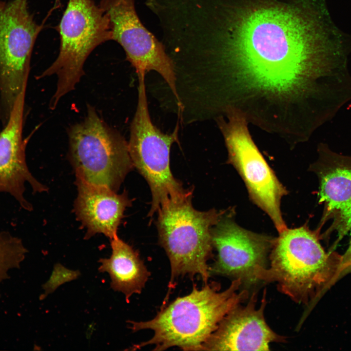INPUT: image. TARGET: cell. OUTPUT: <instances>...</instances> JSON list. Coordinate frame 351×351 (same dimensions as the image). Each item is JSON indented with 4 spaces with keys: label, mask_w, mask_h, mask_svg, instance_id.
Here are the masks:
<instances>
[{
    "label": "cell",
    "mask_w": 351,
    "mask_h": 351,
    "mask_svg": "<svg viewBox=\"0 0 351 351\" xmlns=\"http://www.w3.org/2000/svg\"><path fill=\"white\" fill-rule=\"evenodd\" d=\"M302 0H238L226 9L222 44L206 63L214 91L228 102L288 110L331 82L330 55L313 43Z\"/></svg>",
    "instance_id": "6da1fadb"
},
{
    "label": "cell",
    "mask_w": 351,
    "mask_h": 351,
    "mask_svg": "<svg viewBox=\"0 0 351 351\" xmlns=\"http://www.w3.org/2000/svg\"><path fill=\"white\" fill-rule=\"evenodd\" d=\"M240 279L233 280L229 287L220 292L218 283L204 284L201 289L194 284L192 291L160 307L152 319L129 320L133 332L150 330L153 336L134 345L135 349L148 345L153 351H164L174 347L183 351H203L205 344L225 315L249 298L247 289L238 292Z\"/></svg>",
    "instance_id": "7a4b0ae2"
},
{
    "label": "cell",
    "mask_w": 351,
    "mask_h": 351,
    "mask_svg": "<svg viewBox=\"0 0 351 351\" xmlns=\"http://www.w3.org/2000/svg\"><path fill=\"white\" fill-rule=\"evenodd\" d=\"M317 231L307 226L286 229L275 238L269 266L255 272L259 281L275 283L278 291L308 305L334 282L341 255L325 252Z\"/></svg>",
    "instance_id": "3957f363"
},
{
    "label": "cell",
    "mask_w": 351,
    "mask_h": 351,
    "mask_svg": "<svg viewBox=\"0 0 351 351\" xmlns=\"http://www.w3.org/2000/svg\"><path fill=\"white\" fill-rule=\"evenodd\" d=\"M192 194L170 200L158 210L156 222L159 242L169 258L171 276L169 294L180 277L198 275L204 284L210 277L207 262L213 246L212 229L222 212L215 209L199 211L192 206Z\"/></svg>",
    "instance_id": "277c9868"
},
{
    "label": "cell",
    "mask_w": 351,
    "mask_h": 351,
    "mask_svg": "<svg viewBox=\"0 0 351 351\" xmlns=\"http://www.w3.org/2000/svg\"><path fill=\"white\" fill-rule=\"evenodd\" d=\"M68 134L69 156L76 177L117 192L134 168L125 138L90 105L84 119L71 126Z\"/></svg>",
    "instance_id": "5b68a950"
},
{
    "label": "cell",
    "mask_w": 351,
    "mask_h": 351,
    "mask_svg": "<svg viewBox=\"0 0 351 351\" xmlns=\"http://www.w3.org/2000/svg\"><path fill=\"white\" fill-rule=\"evenodd\" d=\"M60 47L55 61L39 78L56 75V90L49 106L75 90L84 74V64L98 45L112 39L108 19L92 0H69L58 25Z\"/></svg>",
    "instance_id": "8992f818"
},
{
    "label": "cell",
    "mask_w": 351,
    "mask_h": 351,
    "mask_svg": "<svg viewBox=\"0 0 351 351\" xmlns=\"http://www.w3.org/2000/svg\"><path fill=\"white\" fill-rule=\"evenodd\" d=\"M144 73L137 75L138 100L130 127L128 144L134 167L147 181L152 194L148 216H153L170 200L183 198L193 192L185 189L170 170L172 144L178 141L179 125L170 134L162 132L152 122L148 109Z\"/></svg>",
    "instance_id": "52a82bcc"
},
{
    "label": "cell",
    "mask_w": 351,
    "mask_h": 351,
    "mask_svg": "<svg viewBox=\"0 0 351 351\" xmlns=\"http://www.w3.org/2000/svg\"><path fill=\"white\" fill-rule=\"evenodd\" d=\"M226 121L218 118L228 152V161L244 181L253 202L271 219L278 233L287 228L280 209L288 194L253 141L246 118L239 111L224 112Z\"/></svg>",
    "instance_id": "ba28073f"
},
{
    "label": "cell",
    "mask_w": 351,
    "mask_h": 351,
    "mask_svg": "<svg viewBox=\"0 0 351 351\" xmlns=\"http://www.w3.org/2000/svg\"><path fill=\"white\" fill-rule=\"evenodd\" d=\"M28 1L0 2V119L3 124L26 89L32 50L43 28L30 13Z\"/></svg>",
    "instance_id": "9c48e42d"
},
{
    "label": "cell",
    "mask_w": 351,
    "mask_h": 351,
    "mask_svg": "<svg viewBox=\"0 0 351 351\" xmlns=\"http://www.w3.org/2000/svg\"><path fill=\"white\" fill-rule=\"evenodd\" d=\"M234 211H222L212 229L213 248L217 255L209 266V273L240 279L242 285L249 287L259 282L255 272L268 267L269 254L275 238L255 233L239 226Z\"/></svg>",
    "instance_id": "30bf717a"
},
{
    "label": "cell",
    "mask_w": 351,
    "mask_h": 351,
    "mask_svg": "<svg viewBox=\"0 0 351 351\" xmlns=\"http://www.w3.org/2000/svg\"><path fill=\"white\" fill-rule=\"evenodd\" d=\"M99 6L108 19L112 40L122 47L136 73L156 72L178 101L174 62L163 45L141 23L134 0H100Z\"/></svg>",
    "instance_id": "8fae6325"
},
{
    "label": "cell",
    "mask_w": 351,
    "mask_h": 351,
    "mask_svg": "<svg viewBox=\"0 0 351 351\" xmlns=\"http://www.w3.org/2000/svg\"><path fill=\"white\" fill-rule=\"evenodd\" d=\"M318 153L309 170L318 179V202L324 207L320 222L332 221L325 235L335 232L339 241L351 231V156L335 152L324 144Z\"/></svg>",
    "instance_id": "7c38bea8"
},
{
    "label": "cell",
    "mask_w": 351,
    "mask_h": 351,
    "mask_svg": "<svg viewBox=\"0 0 351 351\" xmlns=\"http://www.w3.org/2000/svg\"><path fill=\"white\" fill-rule=\"evenodd\" d=\"M266 289L259 308L254 292L246 306L239 304L230 311L205 344L203 351H269L273 342L284 343L286 337L276 333L267 323L264 310Z\"/></svg>",
    "instance_id": "4fadbf2b"
},
{
    "label": "cell",
    "mask_w": 351,
    "mask_h": 351,
    "mask_svg": "<svg viewBox=\"0 0 351 351\" xmlns=\"http://www.w3.org/2000/svg\"><path fill=\"white\" fill-rule=\"evenodd\" d=\"M26 89L18 96L7 122L0 132V192L13 196L25 209L31 205L23 196L28 182L34 192L47 191L30 173L25 160V144L22 137L23 111Z\"/></svg>",
    "instance_id": "5bb4252c"
},
{
    "label": "cell",
    "mask_w": 351,
    "mask_h": 351,
    "mask_svg": "<svg viewBox=\"0 0 351 351\" xmlns=\"http://www.w3.org/2000/svg\"><path fill=\"white\" fill-rule=\"evenodd\" d=\"M78 195L74 203L77 217L87 232L88 239L102 234L110 239L117 236V231L124 212L131 205L126 191L121 194L106 187L85 182L76 177Z\"/></svg>",
    "instance_id": "9a60e30c"
},
{
    "label": "cell",
    "mask_w": 351,
    "mask_h": 351,
    "mask_svg": "<svg viewBox=\"0 0 351 351\" xmlns=\"http://www.w3.org/2000/svg\"><path fill=\"white\" fill-rule=\"evenodd\" d=\"M111 240L112 254L108 258H100L98 271L107 273L110 277L111 287L122 292L129 302L134 294H140L151 273L138 253L116 236Z\"/></svg>",
    "instance_id": "2e32d148"
},
{
    "label": "cell",
    "mask_w": 351,
    "mask_h": 351,
    "mask_svg": "<svg viewBox=\"0 0 351 351\" xmlns=\"http://www.w3.org/2000/svg\"><path fill=\"white\" fill-rule=\"evenodd\" d=\"M26 252L19 238L0 233V283L7 277L10 269L19 267Z\"/></svg>",
    "instance_id": "e0dca14e"
},
{
    "label": "cell",
    "mask_w": 351,
    "mask_h": 351,
    "mask_svg": "<svg viewBox=\"0 0 351 351\" xmlns=\"http://www.w3.org/2000/svg\"><path fill=\"white\" fill-rule=\"evenodd\" d=\"M351 272V241L343 255H341L340 264L334 281Z\"/></svg>",
    "instance_id": "ac0fdd59"
},
{
    "label": "cell",
    "mask_w": 351,
    "mask_h": 351,
    "mask_svg": "<svg viewBox=\"0 0 351 351\" xmlns=\"http://www.w3.org/2000/svg\"></svg>",
    "instance_id": "d6986e66"
}]
</instances>
